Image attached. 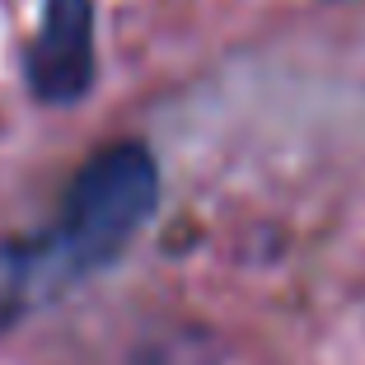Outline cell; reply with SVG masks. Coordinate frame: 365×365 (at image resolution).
Returning a JSON list of instances; mask_svg holds the SVG:
<instances>
[{
  "label": "cell",
  "mask_w": 365,
  "mask_h": 365,
  "mask_svg": "<svg viewBox=\"0 0 365 365\" xmlns=\"http://www.w3.org/2000/svg\"><path fill=\"white\" fill-rule=\"evenodd\" d=\"M160 197V173L150 150L140 145H108L76 173L61 202L56 230L19 253V281L14 295L29 300H56L71 281L94 277L122 248L140 235Z\"/></svg>",
  "instance_id": "1"
},
{
  "label": "cell",
  "mask_w": 365,
  "mask_h": 365,
  "mask_svg": "<svg viewBox=\"0 0 365 365\" xmlns=\"http://www.w3.org/2000/svg\"><path fill=\"white\" fill-rule=\"evenodd\" d=\"M33 98L76 103L94 85V0H47L38 33L24 52Z\"/></svg>",
  "instance_id": "2"
}]
</instances>
